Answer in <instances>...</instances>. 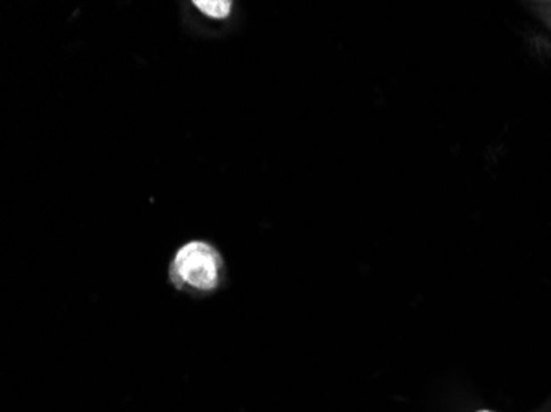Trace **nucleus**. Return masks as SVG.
I'll return each instance as SVG.
<instances>
[{
	"label": "nucleus",
	"mask_w": 551,
	"mask_h": 412,
	"mask_svg": "<svg viewBox=\"0 0 551 412\" xmlns=\"http://www.w3.org/2000/svg\"><path fill=\"white\" fill-rule=\"evenodd\" d=\"M223 257L207 241H189L177 249L170 263V280L181 290L210 294L220 287Z\"/></svg>",
	"instance_id": "f257e3e1"
},
{
	"label": "nucleus",
	"mask_w": 551,
	"mask_h": 412,
	"mask_svg": "<svg viewBox=\"0 0 551 412\" xmlns=\"http://www.w3.org/2000/svg\"><path fill=\"white\" fill-rule=\"evenodd\" d=\"M193 5L197 7V11L202 12L205 17L214 19V20H225L233 11V2H228V0H225V2H222V0H218V2L197 0V2H193Z\"/></svg>",
	"instance_id": "f03ea898"
},
{
	"label": "nucleus",
	"mask_w": 551,
	"mask_h": 412,
	"mask_svg": "<svg viewBox=\"0 0 551 412\" xmlns=\"http://www.w3.org/2000/svg\"><path fill=\"white\" fill-rule=\"evenodd\" d=\"M475 412H497V411H490V409H479V411H475Z\"/></svg>",
	"instance_id": "7ed1b4c3"
}]
</instances>
